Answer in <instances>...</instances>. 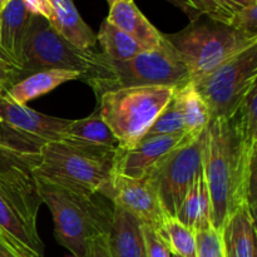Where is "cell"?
<instances>
[{"label":"cell","instance_id":"obj_1","mask_svg":"<svg viewBox=\"0 0 257 257\" xmlns=\"http://www.w3.org/2000/svg\"><path fill=\"white\" fill-rule=\"evenodd\" d=\"M257 145L243 140L225 117L211 119L205 132L202 168L211 198V223L222 231L243 205L256 211Z\"/></svg>","mask_w":257,"mask_h":257},{"label":"cell","instance_id":"obj_2","mask_svg":"<svg viewBox=\"0 0 257 257\" xmlns=\"http://www.w3.org/2000/svg\"><path fill=\"white\" fill-rule=\"evenodd\" d=\"M118 150L90 147L62 140L45 145L25 162L35 178L87 196L102 195L110 185Z\"/></svg>","mask_w":257,"mask_h":257},{"label":"cell","instance_id":"obj_3","mask_svg":"<svg viewBox=\"0 0 257 257\" xmlns=\"http://www.w3.org/2000/svg\"><path fill=\"white\" fill-rule=\"evenodd\" d=\"M4 158L0 166V235L25 257H43L44 245L37 230L42 206L37 181L27 165Z\"/></svg>","mask_w":257,"mask_h":257},{"label":"cell","instance_id":"obj_4","mask_svg":"<svg viewBox=\"0 0 257 257\" xmlns=\"http://www.w3.org/2000/svg\"><path fill=\"white\" fill-rule=\"evenodd\" d=\"M165 35V34H163ZM79 80L87 83L95 98L109 90L145 85L180 87L188 82V73L172 45L165 42L127 60H114L103 53L95 54L94 65Z\"/></svg>","mask_w":257,"mask_h":257},{"label":"cell","instance_id":"obj_5","mask_svg":"<svg viewBox=\"0 0 257 257\" xmlns=\"http://www.w3.org/2000/svg\"><path fill=\"white\" fill-rule=\"evenodd\" d=\"M42 202L49 207L54 222L55 240L75 257H85L89 243L109 232L113 210L95 196L35 178Z\"/></svg>","mask_w":257,"mask_h":257},{"label":"cell","instance_id":"obj_6","mask_svg":"<svg viewBox=\"0 0 257 257\" xmlns=\"http://www.w3.org/2000/svg\"><path fill=\"white\" fill-rule=\"evenodd\" d=\"M165 38L187 69L188 80L193 83L257 45V37L206 17L192 20L181 32L165 34Z\"/></svg>","mask_w":257,"mask_h":257},{"label":"cell","instance_id":"obj_7","mask_svg":"<svg viewBox=\"0 0 257 257\" xmlns=\"http://www.w3.org/2000/svg\"><path fill=\"white\" fill-rule=\"evenodd\" d=\"M175 89L172 85L131 87L109 90L98 98L97 110L117 138L118 150H132L145 138Z\"/></svg>","mask_w":257,"mask_h":257},{"label":"cell","instance_id":"obj_8","mask_svg":"<svg viewBox=\"0 0 257 257\" xmlns=\"http://www.w3.org/2000/svg\"><path fill=\"white\" fill-rule=\"evenodd\" d=\"M69 120L43 114L17 104L4 94L0 98V155L25 163L45 145L63 140Z\"/></svg>","mask_w":257,"mask_h":257},{"label":"cell","instance_id":"obj_9","mask_svg":"<svg viewBox=\"0 0 257 257\" xmlns=\"http://www.w3.org/2000/svg\"><path fill=\"white\" fill-rule=\"evenodd\" d=\"M95 54L68 42L44 18L32 15L23 50L22 79L40 70L64 69L84 75L94 65Z\"/></svg>","mask_w":257,"mask_h":257},{"label":"cell","instance_id":"obj_10","mask_svg":"<svg viewBox=\"0 0 257 257\" xmlns=\"http://www.w3.org/2000/svg\"><path fill=\"white\" fill-rule=\"evenodd\" d=\"M257 45L233 57L195 82L207 104L211 119L230 117L252 88L257 87Z\"/></svg>","mask_w":257,"mask_h":257},{"label":"cell","instance_id":"obj_11","mask_svg":"<svg viewBox=\"0 0 257 257\" xmlns=\"http://www.w3.org/2000/svg\"><path fill=\"white\" fill-rule=\"evenodd\" d=\"M205 132L197 140L170 153L146 175L157 190L166 216L176 217L181 203L202 168Z\"/></svg>","mask_w":257,"mask_h":257},{"label":"cell","instance_id":"obj_12","mask_svg":"<svg viewBox=\"0 0 257 257\" xmlns=\"http://www.w3.org/2000/svg\"><path fill=\"white\" fill-rule=\"evenodd\" d=\"M102 195L142 223L160 227L166 216L157 190L148 176L131 178L114 173L110 185L103 191Z\"/></svg>","mask_w":257,"mask_h":257},{"label":"cell","instance_id":"obj_13","mask_svg":"<svg viewBox=\"0 0 257 257\" xmlns=\"http://www.w3.org/2000/svg\"><path fill=\"white\" fill-rule=\"evenodd\" d=\"M200 136L185 132L143 138L132 150L117 151L114 173L131 178L143 177L170 153L197 140Z\"/></svg>","mask_w":257,"mask_h":257},{"label":"cell","instance_id":"obj_14","mask_svg":"<svg viewBox=\"0 0 257 257\" xmlns=\"http://www.w3.org/2000/svg\"><path fill=\"white\" fill-rule=\"evenodd\" d=\"M105 19L132 37L145 50L156 49L165 42V35L138 9L135 0H117L110 4Z\"/></svg>","mask_w":257,"mask_h":257},{"label":"cell","instance_id":"obj_15","mask_svg":"<svg viewBox=\"0 0 257 257\" xmlns=\"http://www.w3.org/2000/svg\"><path fill=\"white\" fill-rule=\"evenodd\" d=\"M32 15L23 0H9L0 13V48L19 70L23 67V50Z\"/></svg>","mask_w":257,"mask_h":257},{"label":"cell","instance_id":"obj_16","mask_svg":"<svg viewBox=\"0 0 257 257\" xmlns=\"http://www.w3.org/2000/svg\"><path fill=\"white\" fill-rule=\"evenodd\" d=\"M107 241L112 257H147L142 222L118 206L113 208Z\"/></svg>","mask_w":257,"mask_h":257},{"label":"cell","instance_id":"obj_17","mask_svg":"<svg viewBox=\"0 0 257 257\" xmlns=\"http://www.w3.org/2000/svg\"><path fill=\"white\" fill-rule=\"evenodd\" d=\"M221 233L225 257H256V211L250 205L241 206Z\"/></svg>","mask_w":257,"mask_h":257},{"label":"cell","instance_id":"obj_18","mask_svg":"<svg viewBox=\"0 0 257 257\" xmlns=\"http://www.w3.org/2000/svg\"><path fill=\"white\" fill-rule=\"evenodd\" d=\"M82 74L79 72L64 69H49L40 70L27 75L3 94L17 104H27L30 100L52 92L55 88L62 85L63 83L79 80Z\"/></svg>","mask_w":257,"mask_h":257},{"label":"cell","instance_id":"obj_19","mask_svg":"<svg viewBox=\"0 0 257 257\" xmlns=\"http://www.w3.org/2000/svg\"><path fill=\"white\" fill-rule=\"evenodd\" d=\"M52 7L50 25L68 42L80 49H90L97 43V34L83 20L73 0H49Z\"/></svg>","mask_w":257,"mask_h":257},{"label":"cell","instance_id":"obj_20","mask_svg":"<svg viewBox=\"0 0 257 257\" xmlns=\"http://www.w3.org/2000/svg\"><path fill=\"white\" fill-rule=\"evenodd\" d=\"M63 140L90 147L118 150V141L107 123L102 119L98 110L87 118L69 120L63 132Z\"/></svg>","mask_w":257,"mask_h":257},{"label":"cell","instance_id":"obj_21","mask_svg":"<svg viewBox=\"0 0 257 257\" xmlns=\"http://www.w3.org/2000/svg\"><path fill=\"white\" fill-rule=\"evenodd\" d=\"M176 218L193 231L212 225L211 223V198L203 168H201L200 172L196 176L195 182L186 195L185 200L181 203Z\"/></svg>","mask_w":257,"mask_h":257},{"label":"cell","instance_id":"obj_22","mask_svg":"<svg viewBox=\"0 0 257 257\" xmlns=\"http://www.w3.org/2000/svg\"><path fill=\"white\" fill-rule=\"evenodd\" d=\"M173 99L182 115L186 132L192 136L202 135L210 124L211 114L207 104L196 89L195 83L188 80L176 87Z\"/></svg>","mask_w":257,"mask_h":257},{"label":"cell","instance_id":"obj_23","mask_svg":"<svg viewBox=\"0 0 257 257\" xmlns=\"http://www.w3.org/2000/svg\"><path fill=\"white\" fill-rule=\"evenodd\" d=\"M97 42L102 47L103 54L114 60H127L145 52L140 43L110 24L107 19L103 20L100 25L97 34Z\"/></svg>","mask_w":257,"mask_h":257},{"label":"cell","instance_id":"obj_24","mask_svg":"<svg viewBox=\"0 0 257 257\" xmlns=\"http://www.w3.org/2000/svg\"><path fill=\"white\" fill-rule=\"evenodd\" d=\"M186 13L190 20L201 17L210 18L216 22L231 25L238 9L231 7L226 0H170Z\"/></svg>","mask_w":257,"mask_h":257},{"label":"cell","instance_id":"obj_25","mask_svg":"<svg viewBox=\"0 0 257 257\" xmlns=\"http://www.w3.org/2000/svg\"><path fill=\"white\" fill-rule=\"evenodd\" d=\"M160 231L167 241L172 255L181 257H196L195 231L181 223L176 217L165 216Z\"/></svg>","mask_w":257,"mask_h":257},{"label":"cell","instance_id":"obj_26","mask_svg":"<svg viewBox=\"0 0 257 257\" xmlns=\"http://www.w3.org/2000/svg\"><path fill=\"white\" fill-rule=\"evenodd\" d=\"M227 118L243 140L257 145V87L248 92L235 112Z\"/></svg>","mask_w":257,"mask_h":257},{"label":"cell","instance_id":"obj_27","mask_svg":"<svg viewBox=\"0 0 257 257\" xmlns=\"http://www.w3.org/2000/svg\"><path fill=\"white\" fill-rule=\"evenodd\" d=\"M185 123H183L182 115L178 110L173 97L167 103L162 112L158 114L155 122L150 127L148 132L146 133L145 138L156 137V136H167V135H178L185 133Z\"/></svg>","mask_w":257,"mask_h":257},{"label":"cell","instance_id":"obj_28","mask_svg":"<svg viewBox=\"0 0 257 257\" xmlns=\"http://www.w3.org/2000/svg\"><path fill=\"white\" fill-rule=\"evenodd\" d=\"M196 257H225L222 233L212 225L195 231Z\"/></svg>","mask_w":257,"mask_h":257},{"label":"cell","instance_id":"obj_29","mask_svg":"<svg viewBox=\"0 0 257 257\" xmlns=\"http://www.w3.org/2000/svg\"><path fill=\"white\" fill-rule=\"evenodd\" d=\"M143 238H145L146 253L147 257H171L167 241L163 237L160 228L150 223H142Z\"/></svg>","mask_w":257,"mask_h":257},{"label":"cell","instance_id":"obj_30","mask_svg":"<svg viewBox=\"0 0 257 257\" xmlns=\"http://www.w3.org/2000/svg\"><path fill=\"white\" fill-rule=\"evenodd\" d=\"M231 27L248 35L257 37V4L238 9L233 17Z\"/></svg>","mask_w":257,"mask_h":257},{"label":"cell","instance_id":"obj_31","mask_svg":"<svg viewBox=\"0 0 257 257\" xmlns=\"http://www.w3.org/2000/svg\"><path fill=\"white\" fill-rule=\"evenodd\" d=\"M20 79H22L20 70L17 67L0 62V88L3 89V92L9 89Z\"/></svg>","mask_w":257,"mask_h":257},{"label":"cell","instance_id":"obj_32","mask_svg":"<svg viewBox=\"0 0 257 257\" xmlns=\"http://www.w3.org/2000/svg\"><path fill=\"white\" fill-rule=\"evenodd\" d=\"M28 12L33 15H39L49 22L52 19V7L49 0H23Z\"/></svg>","mask_w":257,"mask_h":257},{"label":"cell","instance_id":"obj_33","mask_svg":"<svg viewBox=\"0 0 257 257\" xmlns=\"http://www.w3.org/2000/svg\"><path fill=\"white\" fill-rule=\"evenodd\" d=\"M85 257H112L108 246L107 235L97 237L89 243L88 252Z\"/></svg>","mask_w":257,"mask_h":257},{"label":"cell","instance_id":"obj_34","mask_svg":"<svg viewBox=\"0 0 257 257\" xmlns=\"http://www.w3.org/2000/svg\"><path fill=\"white\" fill-rule=\"evenodd\" d=\"M0 257H25L7 238L0 235Z\"/></svg>","mask_w":257,"mask_h":257},{"label":"cell","instance_id":"obj_35","mask_svg":"<svg viewBox=\"0 0 257 257\" xmlns=\"http://www.w3.org/2000/svg\"><path fill=\"white\" fill-rule=\"evenodd\" d=\"M231 7H233L235 9H241L243 7H248V5L257 4V0H226Z\"/></svg>","mask_w":257,"mask_h":257},{"label":"cell","instance_id":"obj_36","mask_svg":"<svg viewBox=\"0 0 257 257\" xmlns=\"http://www.w3.org/2000/svg\"><path fill=\"white\" fill-rule=\"evenodd\" d=\"M0 62L7 63V64H10V65H14V64H13L12 59H10V58L8 57L7 54H5V52L2 49V48H0ZM14 67H15V65H14Z\"/></svg>","mask_w":257,"mask_h":257},{"label":"cell","instance_id":"obj_37","mask_svg":"<svg viewBox=\"0 0 257 257\" xmlns=\"http://www.w3.org/2000/svg\"><path fill=\"white\" fill-rule=\"evenodd\" d=\"M8 2H9V0H0V13L3 12V9H4L5 5L8 4Z\"/></svg>","mask_w":257,"mask_h":257},{"label":"cell","instance_id":"obj_38","mask_svg":"<svg viewBox=\"0 0 257 257\" xmlns=\"http://www.w3.org/2000/svg\"><path fill=\"white\" fill-rule=\"evenodd\" d=\"M107 2L109 3V5H110V4H113V3H114V2H117V0H107Z\"/></svg>","mask_w":257,"mask_h":257},{"label":"cell","instance_id":"obj_39","mask_svg":"<svg viewBox=\"0 0 257 257\" xmlns=\"http://www.w3.org/2000/svg\"><path fill=\"white\" fill-rule=\"evenodd\" d=\"M2 95H3V89L0 88V98H2Z\"/></svg>","mask_w":257,"mask_h":257},{"label":"cell","instance_id":"obj_40","mask_svg":"<svg viewBox=\"0 0 257 257\" xmlns=\"http://www.w3.org/2000/svg\"><path fill=\"white\" fill-rule=\"evenodd\" d=\"M171 257H181V256H178V255H172Z\"/></svg>","mask_w":257,"mask_h":257},{"label":"cell","instance_id":"obj_41","mask_svg":"<svg viewBox=\"0 0 257 257\" xmlns=\"http://www.w3.org/2000/svg\"><path fill=\"white\" fill-rule=\"evenodd\" d=\"M67 257H75V256H73V255H69V256H67Z\"/></svg>","mask_w":257,"mask_h":257}]
</instances>
